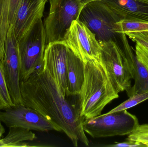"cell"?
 <instances>
[{"label": "cell", "instance_id": "9", "mask_svg": "<svg viewBox=\"0 0 148 147\" xmlns=\"http://www.w3.org/2000/svg\"><path fill=\"white\" fill-rule=\"evenodd\" d=\"M7 85L14 105L23 104L21 92V62L18 42L13 30L9 28L4 44V53L2 61Z\"/></svg>", "mask_w": 148, "mask_h": 147}, {"label": "cell", "instance_id": "14", "mask_svg": "<svg viewBox=\"0 0 148 147\" xmlns=\"http://www.w3.org/2000/svg\"><path fill=\"white\" fill-rule=\"evenodd\" d=\"M84 62L69 47L67 63L66 96H79L84 80Z\"/></svg>", "mask_w": 148, "mask_h": 147}, {"label": "cell", "instance_id": "17", "mask_svg": "<svg viewBox=\"0 0 148 147\" xmlns=\"http://www.w3.org/2000/svg\"><path fill=\"white\" fill-rule=\"evenodd\" d=\"M134 83L126 91L128 96L141 93H148V70L136 58L133 60Z\"/></svg>", "mask_w": 148, "mask_h": 147}, {"label": "cell", "instance_id": "7", "mask_svg": "<svg viewBox=\"0 0 148 147\" xmlns=\"http://www.w3.org/2000/svg\"><path fill=\"white\" fill-rule=\"evenodd\" d=\"M50 9L45 20L46 45L64 41L66 33L74 20L79 19L84 6L79 0H49Z\"/></svg>", "mask_w": 148, "mask_h": 147}, {"label": "cell", "instance_id": "23", "mask_svg": "<svg viewBox=\"0 0 148 147\" xmlns=\"http://www.w3.org/2000/svg\"><path fill=\"white\" fill-rule=\"evenodd\" d=\"M104 147H145L143 144L139 142H135L127 140L123 142H115L112 145H105Z\"/></svg>", "mask_w": 148, "mask_h": 147}, {"label": "cell", "instance_id": "20", "mask_svg": "<svg viewBox=\"0 0 148 147\" xmlns=\"http://www.w3.org/2000/svg\"><path fill=\"white\" fill-rule=\"evenodd\" d=\"M148 99V93H141L133 95L129 97V98L126 100L117 107L107 113H112L118 111L127 110L132 107L143 102Z\"/></svg>", "mask_w": 148, "mask_h": 147}, {"label": "cell", "instance_id": "12", "mask_svg": "<svg viewBox=\"0 0 148 147\" xmlns=\"http://www.w3.org/2000/svg\"><path fill=\"white\" fill-rule=\"evenodd\" d=\"M48 0H21L13 23L17 42L40 19H42Z\"/></svg>", "mask_w": 148, "mask_h": 147}, {"label": "cell", "instance_id": "21", "mask_svg": "<svg viewBox=\"0 0 148 147\" xmlns=\"http://www.w3.org/2000/svg\"><path fill=\"white\" fill-rule=\"evenodd\" d=\"M126 35L134 42L148 49V32H135L128 33Z\"/></svg>", "mask_w": 148, "mask_h": 147}, {"label": "cell", "instance_id": "10", "mask_svg": "<svg viewBox=\"0 0 148 147\" xmlns=\"http://www.w3.org/2000/svg\"><path fill=\"white\" fill-rule=\"evenodd\" d=\"M0 121L9 128L19 127L39 132H61L58 127L38 111L24 104L14 105L10 108L0 110Z\"/></svg>", "mask_w": 148, "mask_h": 147}, {"label": "cell", "instance_id": "6", "mask_svg": "<svg viewBox=\"0 0 148 147\" xmlns=\"http://www.w3.org/2000/svg\"><path fill=\"white\" fill-rule=\"evenodd\" d=\"M139 125L137 117L124 110L84 119L83 128L92 138H100L128 135Z\"/></svg>", "mask_w": 148, "mask_h": 147}, {"label": "cell", "instance_id": "8", "mask_svg": "<svg viewBox=\"0 0 148 147\" xmlns=\"http://www.w3.org/2000/svg\"><path fill=\"white\" fill-rule=\"evenodd\" d=\"M64 41L84 63L90 60L99 61L101 49L100 43L95 34L78 19L73 22Z\"/></svg>", "mask_w": 148, "mask_h": 147}, {"label": "cell", "instance_id": "22", "mask_svg": "<svg viewBox=\"0 0 148 147\" xmlns=\"http://www.w3.org/2000/svg\"><path fill=\"white\" fill-rule=\"evenodd\" d=\"M135 49L136 58L148 70V49L138 43H136Z\"/></svg>", "mask_w": 148, "mask_h": 147}, {"label": "cell", "instance_id": "13", "mask_svg": "<svg viewBox=\"0 0 148 147\" xmlns=\"http://www.w3.org/2000/svg\"><path fill=\"white\" fill-rule=\"evenodd\" d=\"M121 20L148 22V0H102Z\"/></svg>", "mask_w": 148, "mask_h": 147}, {"label": "cell", "instance_id": "5", "mask_svg": "<svg viewBox=\"0 0 148 147\" xmlns=\"http://www.w3.org/2000/svg\"><path fill=\"white\" fill-rule=\"evenodd\" d=\"M21 62V79H27L43 65L46 34L42 19L38 20L18 41Z\"/></svg>", "mask_w": 148, "mask_h": 147}, {"label": "cell", "instance_id": "11", "mask_svg": "<svg viewBox=\"0 0 148 147\" xmlns=\"http://www.w3.org/2000/svg\"><path fill=\"white\" fill-rule=\"evenodd\" d=\"M69 47L64 41L51 42L46 45L43 68L55 80L62 93L66 96L67 63Z\"/></svg>", "mask_w": 148, "mask_h": 147}, {"label": "cell", "instance_id": "25", "mask_svg": "<svg viewBox=\"0 0 148 147\" xmlns=\"http://www.w3.org/2000/svg\"><path fill=\"white\" fill-rule=\"evenodd\" d=\"M80 2L82 3V5L84 7L86 4L91 2L95 1H100V0H79Z\"/></svg>", "mask_w": 148, "mask_h": 147}, {"label": "cell", "instance_id": "19", "mask_svg": "<svg viewBox=\"0 0 148 147\" xmlns=\"http://www.w3.org/2000/svg\"><path fill=\"white\" fill-rule=\"evenodd\" d=\"M14 106V104L12 102L7 85L2 63L0 60V110L10 108Z\"/></svg>", "mask_w": 148, "mask_h": 147}, {"label": "cell", "instance_id": "16", "mask_svg": "<svg viewBox=\"0 0 148 147\" xmlns=\"http://www.w3.org/2000/svg\"><path fill=\"white\" fill-rule=\"evenodd\" d=\"M37 138L31 130L19 127H10L8 135L0 140V147L31 146L25 142Z\"/></svg>", "mask_w": 148, "mask_h": 147}, {"label": "cell", "instance_id": "18", "mask_svg": "<svg viewBox=\"0 0 148 147\" xmlns=\"http://www.w3.org/2000/svg\"><path fill=\"white\" fill-rule=\"evenodd\" d=\"M115 32L118 33L148 32V22L122 20L115 23Z\"/></svg>", "mask_w": 148, "mask_h": 147}, {"label": "cell", "instance_id": "2", "mask_svg": "<svg viewBox=\"0 0 148 147\" xmlns=\"http://www.w3.org/2000/svg\"><path fill=\"white\" fill-rule=\"evenodd\" d=\"M84 80L79 94V110L84 119L101 114L105 106L118 98L103 66L98 60L84 63Z\"/></svg>", "mask_w": 148, "mask_h": 147}, {"label": "cell", "instance_id": "15", "mask_svg": "<svg viewBox=\"0 0 148 147\" xmlns=\"http://www.w3.org/2000/svg\"><path fill=\"white\" fill-rule=\"evenodd\" d=\"M21 0H0V60L4 57V44L9 28L13 26Z\"/></svg>", "mask_w": 148, "mask_h": 147}, {"label": "cell", "instance_id": "1", "mask_svg": "<svg viewBox=\"0 0 148 147\" xmlns=\"http://www.w3.org/2000/svg\"><path fill=\"white\" fill-rule=\"evenodd\" d=\"M21 92L23 104L38 111L58 127L74 146L77 147L79 142L89 146V142L83 128L84 117L78 109L66 99L43 66L27 79L21 81Z\"/></svg>", "mask_w": 148, "mask_h": 147}, {"label": "cell", "instance_id": "3", "mask_svg": "<svg viewBox=\"0 0 148 147\" xmlns=\"http://www.w3.org/2000/svg\"><path fill=\"white\" fill-rule=\"evenodd\" d=\"M101 53L99 61L102 64L115 91L127 90L134 79L133 60L135 54L132 49L126 54L123 48L113 41H99Z\"/></svg>", "mask_w": 148, "mask_h": 147}, {"label": "cell", "instance_id": "24", "mask_svg": "<svg viewBox=\"0 0 148 147\" xmlns=\"http://www.w3.org/2000/svg\"><path fill=\"white\" fill-rule=\"evenodd\" d=\"M1 122L0 121V140L3 138V134L5 133V129L4 127L2 125Z\"/></svg>", "mask_w": 148, "mask_h": 147}, {"label": "cell", "instance_id": "4", "mask_svg": "<svg viewBox=\"0 0 148 147\" xmlns=\"http://www.w3.org/2000/svg\"><path fill=\"white\" fill-rule=\"evenodd\" d=\"M78 20L95 34L99 42L111 40L120 46L127 36L115 32V23L121 20L102 0L86 4Z\"/></svg>", "mask_w": 148, "mask_h": 147}]
</instances>
